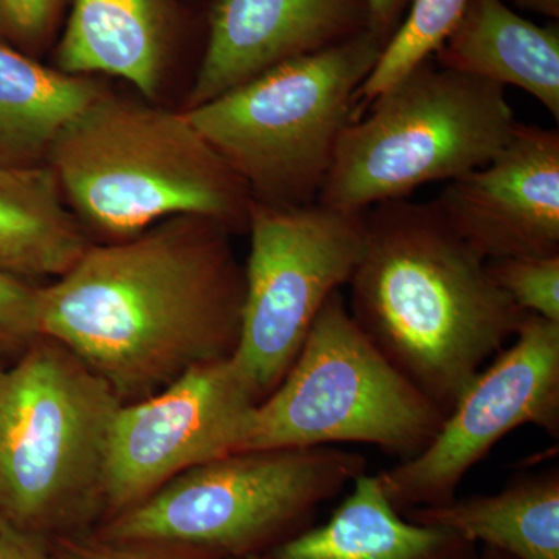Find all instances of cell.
<instances>
[{"label": "cell", "mask_w": 559, "mask_h": 559, "mask_svg": "<svg viewBox=\"0 0 559 559\" xmlns=\"http://www.w3.org/2000/svg\"><path fill=\"white\" fill-rule=\"evenodd\" d=\"M489 275L522 311L559 322V255L488 260Z\"/></svg>", "instance_id": "obj_21"}, {"label": "cell", "mask_w": 559, "mask_h": 559, "mask_svg": "<svg viewBox=\"0 0 559 559\" xmlns=\"http://www.w3.org/2000/svg\"><path fill=\"white\" fill-rule=\"evenodd\" d=\"M447 414L366 336L331 294L282 382L257 404L240 452L373 444L406 460Z\"/></svg>", "instance_id": "obj_8"}, {"label": "cell", "mask_w": 559, "mask_h": 559, "mask_svg": "<svg viewBox=\"0 0 559 559\" xmlns=\"http://www.w3.org/2000/svg\"><path fill=\"white\" fill-rule=\"evenodd\" d=\"M50 549L57 559H179L165 551V546L159 544L121 543L105 538L58 536Z\"/></svg>", "instance_id": "obj_23"}, {"label": "cell", "mask_w": 559, "mask_h": 559, "mask_svg": "<svg viewBox=\"0 0 559 559\" xmlns=\"http://www.w3.org/2000/svg\"><path fill=\"white\" fill-rule=\"evenodd\" d=\"M521 9L533 11L540 16L558 20L559 17V0H511Z\"/></svg>", "instance_id": "obj_27"}, {"label": "cell", "mask_w": 559, "mask_h": 559, "mask_svg": "<svg viewBox=\"0 0 559 559\" xmlns=\"http://www.w3.org/2000/svg\"><path fill=\"white\" fill-rule=\"evenodd\" d=\"M90 246L49 165L0 160V271L27 282L58 278Z\"/></svg>", "instance_id": "obj_17"}, {"label": "cell", "mask_w": 559, "mask_h": 559, "mask_svg": "<svg viewBox=\"0 0 559 559\" xmlns=\"http://www.w3.org/2000/svg\"><path fill=\"white\" fill-rule=\"evenodd\" d=\"M469 0H412L400 27L382 49L358 94V117L381 92L433 57ZM356 117V119H358Z\"/></svg>", "instance_id": "obj_20"}, {"label": "cell", "mask_w": 559, "mask_h": 559, "mask_svg": "<svg viewBox=\"0 0 559 559\" xmlns=\"http://www.w3.org/2000/svg\"><path fill=\"white\" fill-rule=\"evenodd\" d=\"M527 425L559 437V322L535 314L474 378L428 447L377 474L382 491L400 513L450 502L469 471Z\"/></svg>", "instance_id": "obj_10"}, {"label": "cell", "mask_w": 559, "mask_h": 559, "mask_svg": "<svg viewBox=\"0 0 559 559\" xmlns=\"http://www.w3.org/2000/svg\"><path fill=\"white\" fill-rule=\"evenodd\" d=\"M348 286L359 329L447 415L528 314L433 202L366 210L362 253Z\"/></svg>", "instance_id": "obj_2"}, {"label": "cell", "mask_w": 559, "mask_h": 559, "mask_svg": "<svg viewBox=\"0 0 559 559\" xmlns=\"http://www.w3.org/2000/svg\"><path fill=\"white\" fill-rule=\"evenodd\" d=\"M46 164L84 230L112 241L179 215L248 229V187L183 110L103 90L58 134Z\"/></svg>", "instance_id": "obj_3"}, {"label": "cell", "mask_w": 559, "mask_h": 559, "mask_svg": "<svg viewBox=\"0 0 559 559\" xmlns=\"http://www.w3.org/2000/svg\"><path fill=\"white\" fill-rule=\"evenodd\" d=\"M0 559H57L43 540L9 524L0 530Z\"/></svg>", "instance_id": "obj_25"}, {"label": "cell", "mask_w": 559, "mask_h": 559, "mask_svg": "<svg viewBox=\"0 0 559 559\" xmlns=\"http://www.w3.org/2000/svg\"><path fill=\"white\" fill-rule=\"evenodd\" d=\"M242 559H260V557H248V558H242Z\"/></svg>", "instance_id": "obj_32"}, {"label": "cell", "mask_w": 559, "mask_h": 559, "mask_svg": "<svg viewBox=\"0 0 559 559\" xmlns=\"http://www.w3.org/2000/svg\"><path fill=\"white\" fill-rule=\"evenodd\" d=\"M102 91L90 76L46 68L0 43V160L46 164L58 134Z\"/></svg>", "instance_id": "obj_19"}, {"label": "cell", "mask_w": 559, "mask_h": 559, "mask_svg": "<svg viewBox=\"0 0 559 559\" xmlns=\"http://www.w3.org/2000/svg\"><path fill=\"white\" fill-rule=\"evenodd\" d=\"M10 522L7 520L5 513H3L2 507H0V530L5 528Z\"/></svg>", "instance_id": "obj_29"}, {"label": "cell", "mask_w": 559, "mask_h": 559, "mask_svg": "<svg viewBox=\"0 0 559 559\" xmlns=\"http://www.w3.org/2000/svg\"><path fill=\"white\" fill-rule=\"evenodd\" d=\"M364 473L362 454L336 447L234 452L117 513L105 539L259 557L311 528L320 507Z\"/></svg>", "instance_id": "obj_5"}, {"label": "cell", "mask_w": 559, "mask_h": 559, "mask_svg": "<svg viewBox=\"0 0 559 559\" xmlns=\"http://www.w3.org/2000/svg\"><path fill=\"white\" fill-rule=\"evenodd\" d=\"M221 221L179 215L94 246L40 288V334L60 342L123 404L156 395L240 341L245 267Z\"/></svg>", "instance_id": "obj_1"}, {"label": "cell", "mask_w": 559, "mask_h": 559, "mask_svg": "<svg viewBox=\"0 0 559 559\" xmlns=\"http://www.w3.org/2000/svg\"><path fill=\"white\" fill-rule=\"evenodd\" d=\"M167 24L165 0H75L58 47V69L117 76L153 100L164 79Z\"/></svg>", "instance_id": "obj_16"}, {"label": "cell", "mask_w": 559, "mask_h": 559, "mask_svg": "<svg viewBox=\"0 0 559 559\" xmlns=\"http://www.w3.org/2000/svg\"><path fill=\"white\" fill-rule=\"evenodd\" d=\"M123 403L70 349L40 336L0 388V507L21 528H60L103 503Z\"/></svg>", "instance_id": "obj_7"}, {"label": "cell", "mask_w": 559, "mask_h": 559, "mask_svg": "<svg viewBox=\"0 0 559 559\" xmlns=\"http://www.w3.org/2000/svg\"><path fill=\"white\" fill-rule=\"evenodd\" d=\"M58 0H0L5 31L17 38L38 39L49 27Z\"/></svg>", "instance_id": "obj_24"}, {"label": "cell", "mask_w": 559, "mask_h": 559, "mask_svg": "<svg viewBox=\"0 0 559 559\" xmlns=\"http://www.w3.org/2000/svg\"><path fill=\"white\" fill-rule=\"evenodd\" d=\"M415 524L457 533L513 559H559V469L524 474L496 495L404 511Z\"/></svg>", "instance_id": "obj_18"}, {"label": "cell", "mask_w": 559, "mask_h": 559, "mask_svg": "<svg viewBox=\"0 0 559 559\" xmlns=\"http://www.w3.org/2000/svg\"><path fill=\"white\" fill-rule=\"evenodd\" d=\"M385 44L373 32L275 66L183 110L260 204H316Z\"/></svg>", "instance_id": "obj_4"}, {"label": "cell", "mask_w": 559, "mask_h": 559, "mask_svg": "<svg viewBox=\"0 0 559 559\" xmlns=\"http://www.w3.org/2000/svg\"><path fill=\"white\" fill-rule=\"evenodd\" d=\"M432 60L502 87H520L559 121L557 24L540 27L502 0H469Z\"/></svg>", "instance_id": "obj_14"}, {"label": "cell", "mask_w": 559, "mask_h": 559, "mask_svg": "<svg viewBox=\"0 0 559 559\" xmlns=\"http://www.w3.org/2000/svg\"><path fill=\"white\" fill-rule=\"evenodd\" d=\"M329 521L271 551V559H479L477 544L451 530L407 521L364 473Z\"/></svg>", "instance_id": "obj_15"}, {"label": "cell", "mask_w": 559, "mask_h": 559, "mask_svg": "<svg viewBox=\"0 0 559 559\" xmlns=\"http://www.w3.org/2000/svg\"><path fill=\"white\" fill-rule=\"evenodd\" d=\"M259 403L230 356L123 404L110 436L103 506L120 513L180 473L240 452Z\"/></svg>", "instance_id": "obj_11"}, {"label": "cell", "mask_w": 559, "mask_h": 559, "mask_svg": "<svg viewBox=\"0 0 559 559\" xmlns=\"http://www.w3.org/2000/svg\"><path fill=\"white\" fill-rule=\"evenodd\" d=\"M432 202L487 261L559 255V132L518 121L485 167L450 180Z\"/></svg>", "instance_id": "obj_12"}, {"label": "cell", "mask_w": 559, "mask_h": 559, "mask_svg": "<svg viewBox=\"0 0 559 559\" xmlns=\"http://www.w3.org/2000/svg\"><path fill=\"white\" fill-rule=\"evenodd\" d=\"M240 341L231 355L263 401L299 355L331 294L348 285L364 248V213L316 204L250 205Z\"/></svg>", "instance_id": "obj_9"}, {"label": "cell", "mask_w": 559, "mask_h": 559, "mask_svg": "<svg viewBox=\"0 0 559 559\" xmlns=\"http://www.w3.org/2000/svg\"><path fill=\"white\" fill-rule=\"evenodd\" d=\"M369 31L366 0H215L207 46L182 110Z\"/></svg>", "instance_id": "obj_13"}, {"label": "cell", "mask_w": 559, "mask_h": 559, "mask_svg": "<svg viewBox=\"0 0 559 559\" xmlns=\"http://www.w3.org/2000/svg\"><path fill=\"white\" fill-rule=\"evenodd\" d=\"M7 370H3L2 367H0V388H2V382L5 380Z\"/></svg>", "instance_id": "obj_30"}, {"label": "cell", "mask_w": 559, "mask_h": 559, "mask_svg": "<svg viewBox=\"0 0 559 559\" xmlns=\"http://www.w3.org/2000/svg\"><path fill=\"white\" fill-rule=\"evenodd\" d=\"M3 32H7L5 24H3L2 13H0V35H2Z\"/></svg>", "instance_id": "obj_31"}, {"label": "cell", "mask_w": 559, "mask_h": 559, "mask_svg": "<svg viewBox=\"0 0 559 559\" xmlns=\"http://www.w3.org/2000/svg\"><path fill=\"white\" fill-rule=\"evenodd\" d=\"M479 559H513V558L507 557L506 554H500V551H498V550L489 549V547H484V549L480 550Z\"/></svg>", "instance_id": "obj_28"}, {"label": "cell", "mask_w": 559, "mask_h": 559, "mask_svg": "<svg viewBox=\"0 0 559 559\" xmlns=\"http://www.w3.org/2000/svg\"><path fill=\"white\" fill-rule=\"evenodd\" d=\"M40 336V286L0 271V355L27 349Z\"/></svg>", "instance_id": "obj_22"}, {"label": "cell", "mask_w": 559, "mask_h": 559, "mask_svg": "<svg viewBox=\"0 0 559 559\" xmlns=\"http://www.w3.org/2000/svg\"><path fill=\"white\" fill-rule=\"evenodd\" d=\"M412 0H366L369 9L370 31L388 44L404 20Z\"/></svg>", "instance_id": "obj_26"}, {"label": "cell", "mask_w": 559, "mask_h": 559, "mask_svg": "<svg viewBox=\"0 0 559 559\" xmlns=\"http://www.w3.org/2000/svg\"><path fill=\"white\" fill-rule=\"evenodd\" d=\"M367 108L342 134L319 194L325 207L364 213L407 200L426 183L462 178L485 167L518 123L506 87L432 58Z\"/></svg>", "instance_id": "obj_6"}]
</instances>
